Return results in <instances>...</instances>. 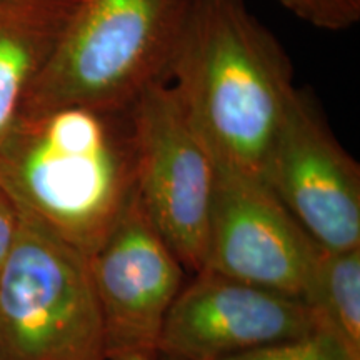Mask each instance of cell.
I'll return each mask as SVG.
<instances>
[{
  "instance_id": "277c9868",
  "label": "cell",
  "mask_w": 360,
  "mask_h": 360,
  "mask_svg": "<svg viewBox=\"0 0 360 360\" xmlns=\"http://www.w3.org/2000/svg\"><path fill=\"white\" fill-rule=\"evenodd\" d=\"M19 215L0 270V360H105L87 257Z\"/></svg>"
},
{
  "instance_id": "3957f363",
  "label": "cell",
  "mask_w": 360,
  "mask_h": 360,
  "mask_svg": "<svg viewBox=\"0 0 360 360\" xmlns=\"http://www.w3.org/2000/svg\"><path fill=\"white\" fill-rule=\"evenodd\" d=\"M180 0H77L22 114L60 105L129 109L165 80Z\"/></svg>"
},
{
  "instance_id": "ba28073f",
  "label": "cell",
  "mask_w": 360,
  "mask_h": 360,
  "mask_svg": "<svg viewBox=\"0 0 360 360\" xmlns=\"http://www.w3.org/2000/svg\"><path fill=\"white\" fill-rule=\"evenodd\" d=\"M322 250L262 180L217 167L202 270L304 300Z\"/></svg>"
},
{
  "instance_id": "7a4b0ae2",
  "label": "cell",
  "mask_w": 360,
  "mask_h": 360,
  "mask_svg": "<svg viewBox=\"0 0 360 360\" xmlns=\"http://www.w3.org/2000/svg\"><path fill=\"white\" fill-rule=\"evenodd\" d=\"M0 187L20 214L89 259L137 195L130 107L20 115L0 141Z\"/></svg>"
},
{
  "instance_id": "52a82bcc",
  "label": "cell",
  "mask_w": 360,
  "mask_h": 360,
  "mask_svg": "<svg viewBox=\"0 0 360 360\" xmlns=\"http://www.w3.org/2000/svg\"><path fill=\"white\" fill-rule=\"evenodd\" d=\"M87 264L105 360H160L162 332L186 269L137 195Z\"/></svg>"
},
{
  "instance_id": "9a60e30c",
  "label": "cell",
  "mask_w": 360,
  "mask_h": 360,
  "mask_svg": "<svg viewBox=\"0 0 360 360\" xmlns=\"http://www.w3.org/2000/svg\"><path fill=\"white\" fill-rule=\"evenodd\" d=\"M160 360H164V359H160Z\"/></svg>"
},
{
  "instance_id": "4fadbf2b",
  "label": "cell",
  "mask_w": 360,
  "mask_h": 360,
  "mask_svg": "<svg viewBox=\"0 0 360 360\" xmlns=\"http://www.w3.org/2000/svg\"><path fill=\"white\" fill-rule=\"evenodd\" d=\"M295 17L322 30L350 29L360 19V0H277Z\"/></svg>"
},
{
  "instance_id": "7c38bea8",
  "label": "cell",
  "mask_w": 360,
  "mask_h": 360,
  "mask_svg": "<svg viewBox=\"0 0 360 360\" xmlns=\"http://www.w3.org/2000/svg\"><path fill=\"white\" fill-rule=\"evenodd\" d=\"M224 360H354L340 342L323 330L276 342Z\"/></svg>"
},
{
  "instance_id": "30bf717a",
  "label": "cell",
  "mask_w": 360,
  "mask_h": 360,
  "mask_svg": "<svg viewBox=\"0 0 360 360\" xmlns=\"http://www.w3.org/2000/svg\"><path fill=\"white\" fill-rule=\"evenodd\" d=\"M77 0H0V141L56 52Z\"/></svg>"
},
{
  "instance_id": "8992f818",
  "label": "cell",
  "mask_w": 360,
  "mask_h": 360,
  "mask_svg": "<svg viewBox=\"0 0 360 360\" xmlns=\"http://www.w3.org/2000/svg\"><path fill=\"white\" fill-rule=\"evenodd\" d=\"M260 180L326 250L360 247V169L314 98L295 89Z\"/></svg>"
},
{
  "instance_id": "8fae6325",
  "label": "cell",
  "mask_w": 360,
  "mask_h": 360,
  "mask_svg": "<svg viewBox=\"0 0 360 360\" xmlns=\"http://www.w3.org/2000/svg\"><path fill=\"white\" fill-rule=\"evenodd\" d=\"M304 300L317 330L330 334L350 357L360 360V247L323 249Z\"/></svg>"
},
{
  "instance_id": "9c48e42d",
  "label": "cell",
  "mask_w": 360,
  "mask_h": 360,
  "mask_svg": "<svg viewBox=\"0 0 360 360\" xmlns=\"http://www.w3.org/2000/svg\"><path fill=\"white\" fill-rule=\"evenodd\" d=\"M317 330L307 302L210 270L184 283L165 321L164 360H224Z\"/></svg>"
},
{
  "instance_id": "5bb4252c",
  "label": "cell",
  "mask_w": 360,
  "mask_h": 360,
  "mask_svg": "<svg viewBox=\"0 0 360 360\" xmlns=\"http://www.w3.org/2000/svg\"><path fill=\"white\" fill-rule=\"evenodd\" d=\"M20 215L11 195L0 187V270L11 254V249L19 232Z\"/></svg>"
},
{
  "instance_id": "6da1fadb",
  "label": "cell",
  "mask_w": 360,
  "mask_h": 360,
  "mask_svg": "<svg viewBox=\"0 0 360 360\" xmlns=\"http://www.w3.org/2000/svg\"><path fill=\"white\" fill-rule=\"evenodd\" d=\"M165 80L215 165L260 179L295 85L244 0H180Z\"/></svg>"
},
{
  "instance_id": "5b68a950",
  "label": "cell",
  "mask_w": 360,
  "mask_h": 360,
  "mask_svg": "<svg viewBox=\"0 0 360 360\" xmlns=\"http://www.w3.org/2000/svg\"><path fill=\"white\" fill-rule=\"evenodd\" d=\"M137 197L184 269L204 267L217 165L167 80H154L130 105Z\"/></svg>"
}]
</instances>
